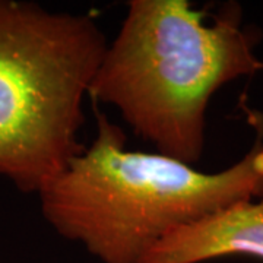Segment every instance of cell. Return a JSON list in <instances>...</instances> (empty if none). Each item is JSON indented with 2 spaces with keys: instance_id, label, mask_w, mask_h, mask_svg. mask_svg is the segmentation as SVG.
<instances>
[{
  "instance_id": "1",
  "label": "cell",
  "mask_w": 263,
  "mask_h": 263,
  "mask_svg": "<svg viewBox=\"0 0 263 263\" xmlns=\"http://www.w3.org/2000/svg\"><path fill=\"white\" fill-rule=\"evenodd\" d=\"M260 40L234 2L209 15L187 0H129L88 98L113 105L158 154L195 165L205 151L211 98L263 70Z\"/></svg>"
},
{
  "instance_id": "2",
  "label": "cell",
  "mask_w": 263,
  "mask_h": 263,
  "mask_svg": "<svg viewBox=\"0 0 263 263\" xmlns=\"http://www.w3.org/2000/svg\"><path fill=\"white\" fill-rule=\"evenodd\" d=\"M95 138L38 197L57 234L101 263H142L170 233L263 196V139L240 161L205 173L127 148L120 126L92 104Z\"/></svg>"
},
{
  "instance_id": "3",
  "label": "cell",
  "mask_w": 263,
  "mask_h": 263,
  "mask_svg": "<svg viewBox=\"0 0 263 263\" xmlns=\"http://www.w3.org/2000/svg\"><path fill=\"white\" fill-rule=\"evenodd\" d=\"M108 41L94 16L0 0V176L40 195L79 157Z\"/></svg>"
},
{
  "instance_id": "4",
  "label": "cell",
  "mask_w": 263,
  "mask_h": 263,
  "mask_svg": "<svg viewBox=\"0 0 263 263\" xmlns=\"http://www.w3.org/2000/svg\"><path fill=\"white\" fill-rule=\"evenodd\" d=\"M230 256L263 260V196L170 233L142 263H203Z\"/></svg>"
}]
</instances>
